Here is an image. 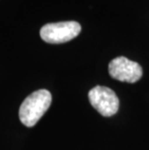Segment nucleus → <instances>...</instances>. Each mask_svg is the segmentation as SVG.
I'll return each mask as SVG.
<instances>
[{
	"label": "nucleus",
	"mask_w": 149,
	"mask_h": 150,
	"mask_svg": "<svg viewBox=\"0 0 149 150\" xmlns=\"http://www.w3.org/2000/svg\"><path fill=\"white\" fill-rule=\"evenodd\" d=\"M52 104V94L47 89L33 92L23 102L18 111L21 123L26 127L36 125Z\"/></svg>",
	"instance_id": "1"
},
{
	"label": "nucleus",
	"mask_w": 149,
	"mask_h": 150,
	"mask_svg": "<svg viewBox=\"0 0 149 150\" xmlns=\"http://www.w3.org/2000/svg\"><path fill=\"white\" fill-rule=\"evenodd\" d=\"M81 31L77 21H61L45 24L41 28V38L49 44H62L75 39Z\"/></svg>",
	"instance_id": "2"
},
{
	"label": "nucleus",
	"mask_w": 149,
	"mask_h": 150,
	"mask_svg": "<svg viewBox=\"0 0 149 150\" xmlns=\"http://www.w3.org/2000/svg\"><path fill=\"white\" fill-rule=\"evenodd\" d=\"M88 99L93 107L103 116H112L118 111L119 100L114 91L106 86H95L88 93Z\"/></svg>",
	"instance_id": "3"
},
{
	"label": "nucleus",
	"mask_w": 149,
	"mask_h": 150,
	"mask_svg": "<svg viewBox=\"0 0 149 150\" xmlns=\"http://www.w3.org/2000/svg\"><path fill=\"white\" fill-rule=\"evenodd\" d=\"M109 73L114 79L130 83L137 82L142 76L141 65L124 56L116 57L109 62Z\"/></svg>",
	"instance_id": "4"
}]
</instances>
